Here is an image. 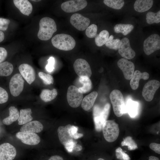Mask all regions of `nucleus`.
Segmentation results:
<instances>
[{
	"instance_id": "b1692460",
	"label": "nucleus",
	"mask_w": 160,
	"mask_h": 160,
	"mask_svg": "<svg viewBox=\"0 0 160 160\" xmlns=\"http://www.w3.org/2000/svg\"><path fill=\"white\" fill-rule=\"evenodd\" d=\"M32 113L30 108L21 109L18 119V124L23 125L31 121L33 119L31 116Z\"/></svg>"
},
{
	"instance_id": "f704fd0d",
	"label": "nucleus",
	"mask_w": 160,
	"mask_h": 160,
	"mask_svg": "<svg viewBox=\"0 0 160 160\" xmlns=\"http://www.w3.org/2000/svg\"><path fill=\"white\" fill-rule=\"evenodd\" d=\"M113 35H111L105 44L107 47L110 49L117 50L118 49L121 40L118 39H113Z\"/></svg>"
},
{
	"instance_id": "2f4dec72",
	"label": "nucleus",
	"mask_w": 160,
	"mask_h": 160,
	"mask_svg": "<svg viewBox=\"0 0 160 160\" xmlns=\"http://www.w3.org/2000/svg\"><path fill=\"white\" fill-rule=\"evenodd\" d=\"M147 23L149 24L158 23L160 22V11L156 13L152 12H148L146 15Z\"/></svg>"
},
{
	"instance_id": "f3484780",
	"label": "nucleus",
	"mask_w": 160,
	"mask_h": 160,
	"mask_svg": "<svg viewBox=\"0 0 160 160\" xmlns=\"http://www.w3.org/2000/svg\"><path fill=\"white\" fill-rule=\"evenodd\" d=\"M72 126L68 124L65 126H60L58 128L57 132L59 140L64 146L67 143L74 140L71 133Z\"/></svg>"
},
{
	"instance_id": "f03ea898",
	"label": "nucleus",
	"mask_w": 160,
	"mask_h": 160,
	"mask_svg": "<svg viewBox=\"0 0 160 160\" xmlns=\"http://www.w3.org/2000/svg\"><path fill=\"white\" fill-rule=\"evenodd\" d=\"M53 46L56 48L63 51H70L76 45V41L69 35L61 33L55 36L51 39Z\"/></svg>"
},
{
	"instance_id": "58836bf2",
	"label": "nucleus",
	"mask_w": 160,
	"mask_h": 160,
	"mask_svg": "<svg viewBox=\"0 0 160 160\" xmlns=\"http://www.w3.org/2000/svg\"><path fill=\"white\" fill-rule=\"evenodd\" d=\"M10 23V21L9 19L0 17V31L3 32L6 31Z\"/></svg>"
},
{
	"instance_id": "72a5a7b5",
	"label": "nucleus",
	"mask_w": 160,
	"mask_h": 160,
	"mask_svg": "<svg viewBox=\"0 0 160 160\" xmlns=\"http://www.w3.org/2000/svg\"><path fill=\"white\" fill-rule=\"evenodd\" d=\"M122 146H127L128 149L130 151L135 150L138 148L137 145L132 137L127 136L124 138L121 143Z\"/></svg>"
},
{
	"instance_id": "7ed1b4c3",
	"label": "nucleus",
	"mask_w": 160,
	"mask_h": 160,
	"mask_svg": "<svg viewBox=\"0 0 160 160\" xmlns=\"http://www.w3.org/2000/svg\"><path fill=\"white\" fill-rule=\"evenodd\" d=\"M110 98L115 115L120 117L125 113V105L123 95L118 89L112 91L110 95Z\"/></svg>"
},
{
	"instance_id": "7c9ffc66",
	"label": "nucleus",
	"mask_w": 160,
	"mask_h": 160,
	"mask_svg": "<svg viewBox=\"0 0 160 160\" xmlns=\"http://www.w3.org/2000/svg\"><path fill=\"white\" fill-rule=\"evenodd\" d=\"M109 32L106 30L101 31L95 38L96 44L98 47H101L105 44L109 37Z\"/></svg>"
},
{
	"instance_id": "ea45409f",
	"label": "nucleus",
	"mask_w": 160,
	"mask_h": 160,
	"mask_svg": "<svg viewBox=\"0 0 160 160\" xmlns=\"http://www.w3.org/2000/svg\"><path fill=\"white\" fill-rule=\"evenodd\" d=\"M8 99V95L7 91L0 87V104L6 102Z\"/></svg>"
},
{
	"instance_id": "49530a36",
	"label": "nucleus",
	"mask_w": 160,
	"mask_h": 160,
	"mask_svg": "<svg viewBox=\"0 0 160 160\" xmlns=\"http://www.w3.org/2000/svg\"><path fill=\"white\" fill-rule=\"evenodd\" d=\"M48 160H63V159L60 156L56 155L51 157Z\"/></svg>"
},
{
	"instance_id": "c85d7f7f",
	"label": "nucleus",
	"mask_w": 160,
	"mask_h": 160,
	"mask_svg": "<svg viewBox=\"0 0 160 160\" xmlns=\"http://www.w3.org/2000/svg\"><path fill=\"white\" fill-rule=\"evenodd\" d=\"M133 25L131 24H119L114 27V32L116 33H122L126 36L130 33L134 28Z\"/></svg>"
},
{
	"instance_id": "473e14b6",
	"label": "nucleus",
	"mask_w": 160,
	"mask_h": 160,
	"mask_svg": "<svg viewBox=\"0 0 160 160\" xmlns=\"http://www.w3.org/2000/svg\"><path fill=\"white\" fill-rule=\"evenodd\" d=\"M103 3L107 6L118 10L121 9L124 4L123 0H104Z\"/></svg>"
},
{
	"instance_id": "864d4df0",
	"label": "nucleus",
	"mask_w": 160,
	"mask_h": 160,
	"mask_svg": "<svg viewBox=\"0 0 160 160\" xmlns=\"http://www.w3.org/2000/svg\"><path fill=\"white\" fill-rule=\"evenodd\" d=\"M31 1H41V0H31Z\"/></svg>"
},
{
	"instance_id": "dca6fc26",
	"label": "nucleus",
	"mask_w": 160,
	"mask_h": 160,
	"mask_svg": "<svg viewBox=\"0 0 160 160\" xmlns=\"http://www.w3.org/2000/svg\"><path fill=\"white\" fill-rule=\"evenodd\" d=\"M17 153L15 148L9 143L0 145V160H13Z\"/></svg>"
},
{
	"instance_id": "9b49d317",
	"label": "nucleus",
	"mask_w": 160,
	"mask_h": 160,
	"mask_svg": "<svg viewBox=\"0 0 160 160\" xmlns=\"http://www.w3.org/2000/svg\"><path fill=\"white\" fill-rule=\"evenodd\" d=\"M85 0H72L66 1L61 5L62 9L67 13L74 12L82 10L87 6Z\"/></svg>"
},
{
	"instance_id": "ddd939ff",
	"label": "nucleus",
	"mask_w": 160,
	"mask_h": 160,
	"mask_svg": "<svg viewBox=\"0 0 160 160\" xmlns=\"http://www.w3.org/2000/svg\"><path fill=\"white\" fill-rule=\"evenodd\" d=\"M90 20L79 13H75L72 15L70 19L71 24L79 31H83L89 26Z\"/></svg>"
},
{
	"instance_id": "f8f14e48",
	"label": "nucleus",
	"mask_w": 160,
	"mask_h": 160,
	"mask_svg": "<svg viewBox=\"0 0 160 160\" xmlns=\"http://www.w3.org/2000/svg\"><path fill=\"white\" fill-rule=\"evenodd\" d=\"M118 52L121 56L127 59H132L135 56V52L131 47L129 39L126 37L121 40Z\"/></svg>"
},
{
	"instance_id": "79ce46f5",
	"label": "nucleus",
	"mask_w": 160,
	"mask_h": 160,
	"mask_svg": "<svg viewBox=\"0 0 160 160\" xmlns=\"http://www.w3.org/2000/svg\"><path fill=\"white\" fill-rule=\"evenodd\" d=\"M7 55L8 52L6 49L3 47H0V63L6 59Z\"/></svg>"
},
{
	"instance_id": "39448f33",
	"label": "nucleus",
	"mask_w": 160,
	"mask_h": 160,
	"mask_svg": "<svg viewBox=\"0 0 160 160\" xmlns=\"http://www.w3.org/2000/svg\"><path fill=\"white\" fill-rule=\"evenodd\" d=\"M110 104L108 103L102 108L97 105L93 108V114L95 128L98 131H100L104 122L107 120L110 108Z\"/></svg>"
},
{
	"instance_id": "c03bdc74",
	"label": "nucleus",
	"mask_w": 160,
	"mask_h": 160,
	"mask_svg": "<svg viewBox=\"0 0 160 160\" xmlns=\"http://www.w3.org/2000/svg\"><path fill=\"white\" fill-rule=\"evenodd\" d=\"M76 142L74 140L67 143L65 146L66 149L68 152L72 151Z\"/></svg>"
},
{
	"instance_id": "37998d69",
	"label": "nucleus",
	"mask_w": 160,
	"mask_h": 160,
	"mask_svg": "<svg viewBox=\"0 0 160 160\" xmlns=\"http://www.w3.org/2000/svg\"><path fill=\"white\" fill-rule=\"evenodd\" d=\"M150 148L155 153L160 154V144L155 143H152L149 145Z\"/></svg>"
},
{
	"instance_id": "412c9836",
	"label": "nucleus",
	"mask_w": 160,
	"mask_h": 160,
	"mask_svg": "<svg viewBox=\"0 0 160 160\" xmlns=\"http://www.w3.org/2000/svg\"><path fill=\"white\" fill-rule=\"evenodd\" d=\"M149 77V75L147 72L141 73L139 70L135 71L130 79V84L131 88L134 90L137 89L139 86V81L140 79L146 80Z\"/></svg>"
},
{
	"instance_id": "4468645a",
	"label": "nucleus",
	"mask_w": 160,
	"mask_h": 160,
	"mask_svg": "<svg viewBox=\"0 0 160 160\" xmlns=\"http://www.w3.org/2000/svg\"><path fill=\"white\" fill-rule=\"evenodd\" d=\"M117 65L122 70L125 78L127 80H130L135 70V66L133 63L126 59L122 58L118 61Z\"/></svg>"
},
{
	"instance_id": "c756f323",
	"label": "nucleus",
	"mask_w": 160,
	"mask_h": 160,
	"mask_svg": "<svg viewBox=\"0 0 160 160\" xmlns=\"http://www.w3.org/2000/svg\"><path fill=\"white\" fill-rule=\"evenodd\" d=\"M13 70L12 64L8 61L0 63V76H6L11 75Z\"/></svg>"
},
{
	"instance_id": "aec40b11",
	"label": "nucleus",
	"mask_w": 160,
	"mask_h": 160,
	"mask_svg": "<svg viewBox=\"0 0 160 160\" xmlns=\"http://www.w3.org/2000/svg\"><path fill=\"white\" fill-rule=\"evenodd\" d=\"M15 6L23 14L29 16L32 12L33 7L30 2L27 0H14Z\"/></svg>"
},
{
	"instance_id": "0eeeda50",
	"label": "nucleus",
	"mask_w": 160,
	"mask_h": 160,
	"mask_svg": "<svg viewBox=\"0 0 160 160\" xmlns=\"http://www.w3.org/2000/svg\"><path fill=\"white\" fill-rule=\"evenodd\" d=\"M143 50L146 55H149L160 49V37L157 34H151L144 41Z\"/></svg>"
},
{
	"instance_id": "20e7f679",
	"label": "nucleus",
	"mask_w": 160,
	"mask_h": 160,
	"mask_svg": "<svg viewBox=\"0 0 160 160\" xmlns=\"http://www.w3.org/2000/svg\"><path fill=\"white\" fill-rule=\"evenodd\" d=\"M102 129L104 137L108 142H113L117 139L119 129L118 124L114 121H105L103 125Z\"/></svg>"
},
{
	"instance_id": "393cba45",
	"label": "nucleus",
	"mask_w": 160,
	"mask_h": 160,
	"mask_svg": "<svg viewBox=\"0 0 160 160\" xmlns=\"http://www.w3.org/2000/svg\"><path fill=\"white\" fill-rule=\"evenodd\" d=\"M9 116L3 120V123L6 125H9L17 120L19 117L20 113L17 108L14 106L10 107L9 109Z\"/></svg>"
},
{
	"instance_id": "5701e85b",
	"label": "nucleus",
	"mask_w": 160,
	"mask_h": 160,
	"mask_svg": "<svg viewBox=\"0 0 160 160\" xmlns=\"http://www.w3.org/2000/svg\"><path fill=\"white\" fill-rule=\"evenodd\" d=\"M152 0H137L134 5L135 10L139 12H143L149 9L152 6Z\"/></svg>"
},
{
	"instance_id": "6e6552de",
	"label": "nucleus",
	"mask_w": 160,
	"mask_h": 160,
	"mask_svg": "<svg viewBox=\"0 0 160 160\" xmlns=\"http://www.w3.org/2000/svg\"><path fill=\"white\" fill-rule=\"evenodd\" d=\"M24 81L20 73L13 75L10 79L9 88L11 95L14 96H19L22 92L24 86Z\"/></svg>"
},
{
	"instance_id": "2eb2a0df",
	"label": "nucleus",
	"mask_w": 160,
	"mask_h": 160,
	"mask_svg": "<svg viewBox=\"0 0 160 160\" xmlns=\"http://www.w3.org/2000/svg\"><path fill=\"white\" fill-rule=\"evenodd\" d=\"M16 136L20 139L23 143L29 145H36L40 142V138L36 133L17 132Z\"/></svg>"
},
{
	"instance_id": "a18cd8bd",
	"label": "nucleus",
	"mask_w": 160,
	"mask_h": 160,
	"mask_svg": "<svg viewBox=\"0 0 160 160\" xmlns=\"http://www.w3.org/2000/svg\"><path fill=\"white\" fill-rule=\"evenodd\" d=\"M78 127L74 125H72L71 129V133L73 136V135L77 133Z\"/></svg>"
},
{
	"instance_id": "de8ad7c7",
	"label": "nucleus",
	"mask_w": 160,
	"mask_h": 160,
	"mask_svg": "<svg viewBox=\"0 0 160 160\" xmlns=\"http://www.w3.org/2000/svg\"><path fill=\"white\" fill-rule=\"evenodd\" d=\"M82 147L81 145L76 144L73 148V151H80L82 149Z\"/></svg>"
},
{
	"instance_id": "423d86ee",
	"label": "nucleus",
	"mask_w": 160,
	"mask_h": 160,
	"mask_svg": "<svg viewBox=\"0 0 160 160\" xmlns=\"http://www.w3.org/2000/svg\"><path fill=\"white\" fill-rule=\"evenodd\" d=\"M83 95L78 88L74 85L70 86L67 93V99L69 105L73 108H76L81 104Z\"/></svg>"
},
{
	"instance_id": "a19ab883",
	"label": "nucleus",
	"mask_w": 160,
	"mask_h": 160,
	"mask_svg": "<svg viewBox=\"0 0 160 160\" xmlns=\"http://www.w3.org/2000/svg\"><path fill=\"white\" fill-rule=\"evenodd\" d=\"M47 61L48 64L46 66V69L48 72H52L55 69V59L53 57H51Z\"/></svg>"
},
{
	"instance_id": "09e8293b",
	"label": "nucleus",
	"mask_w": 160,
	"mask_h": 160,
	"mask_svg": "<svg viewBox=\"0 0 160 160\" xmlns=\"http://www.w3.org/2000/svg\"><path fill=\"white\" fill-rule=\"evenodd\" d=\"M5 37V34L4 32L0 31V43L4 41Z\"/></svg>"
},
{
	"instance_id": "bb28decb",
	"label": "nucleus",
	"mask_w": 160,
	"mask_h": 160,
	"mask_svg": "<svg viewBox=\"0 0 160 160\" xmlns=\"http://www.w3.org/2000/svg\"><path fill=\"white\" fill-rule=\"evenodd\" d=\"M57 94V90L53 89L52 90L44 89L40 95L41 99L45 102H50L55 99Z\"/></svg>"
},
{
	"instance_id": "a878e982",
	"label": "nucleus",
	"mask_w": 160,
	"mask_h": 160,
	"mask_svg": "<svg viewBox=\"0 0 160 160\" xmlns=\"http://www.w3.org/2000/svg\"><path fill=\"white\" fill-rule=\"evenodd\" d=\"M125 105L126 112L128 113L130 117H135L137 115L138 104L137 102L129 99Z\"/></svg>"
},
{
	"instance_id": "a211bd4d",
	"label": "nucleus",
	"mask_w": 160,
	"mask_h": 160,
	"mask_svg": "<svg viewBox=\"0 0 160 160\" xmlns=\"http://www.w3.org/2000/svg\"><path fill=\"white\" fill-rule=\"evenodd\" d=\"M19 70L21 75L29 84L35 80L36 73L33 68L30 65L23 63L19 67Z\"/></svg>"
},
{
	"instance_id": "603ef678",
	"label": "nucleus",
	"mask_w": 160,
	"mask_h": 160,
	"mask_svg": "<svg viewBox=\"0 0 160 160\" xmlns=\"http://www.w3.org/2000/svg\"><path fill=\"white\" fill-rule=\"evenodd\" d=\"M97 160H105L103 158H99Z\"/></svg>"
},
{
	"instance_id": "e433bc0d",
	"label": "nucleus",
	"mask_w": 160,
	"mask_h": 160,
	"mask_svg": "<svg viewBox=\"0 0 160 160\" xmlns=\"http://www.w3.org/2000/svg\"><path fill=\"white\" fill-rule=\"evenodd\" d=\"M97 28L96 25L92 24L88 26L85 31L86 36L89 38H93L97 35Z\"/></svg>"
},
{
	"instance_id": "3c124183",
	"label": "nucleus",
	"mask_w": 160,
	"mask_h": 160,
	"mask_svg": "<svg viewBox=\"0 0 160 160\" xmlns=\"http://www.w3.org/2000/svg\"><path fill=\"white\" fill-rule=\"evenodd\" d=\"M148 160H160L159 158L153 156H150L149 157Z\"/></svg>"
},
{
	"instance_id": "9d476101",
	"label": "nucleus",
	"mask_w": 160,
	"mask_h": 160,
	"mask_svg": "<svg viewBox=\"0 0 160 160\" xmlns=\"http://www.w3.org/2000/svg\"><path fill=\"white\" fill-rule=\"evenodd\" d=\"M160 86L159 81L156 80H152L146 83L142 92V95L145 100L148 102L151 101Z\"/></svg>"
},
{
	"instance_id": "1a4fd4ad",
	"label": "nucleus",
	"mask_w": 160,
	"mask_h": 160,
	"mask_svg": "<svg viewBox=\"0 0 160 160\" xmlns=\"http://www.w3.org/2000/svg\"><path fill=\"white\" fill-rule=\"evenodd\" d=\"M73 67L74 71L79 77L87 76L90 78L92 71L89 65L85 60L79 58L74 62Z\"/></svg>"
},
{
	"instance_id": "f257e3e1",
	"label": "nucleus",
	"mask_w": 160,
	"mask_h": 160,
	"mask_svg": "<svg viewBox=\"0 0 160 160\" xmlns=\"http://www.w3.org/2000/svg\"><path fill=\"white\" fill-rule=\"evenodd\" d=\"M39 26L37 36L41 40L47 41L49 39L57 30L55 21L52 18L48 17L42 18L40 20Z\"/></svg>"
},
{
	"instance_id": "4be33fe9",
	"label": "nucleus",
	"mask_w": 160,
	"mask_h": 160,
	"mask_svg": "<svg viewBox=\"0 0 160 160\" xmlns=\"http://www.w3.org/2000/svg\"><path fill=\"white\" fill-rule=\"evenodd\" d=\"M97 95V92L94 91L85 96L81 104L82 109L85 111L90 109L93 106Z\"/></svg>"
},
{
	"instance_id": "6ab92c4d",
	"label": "nucleus",
	"mask_w": 160,
	"mask_h": 160,
	"mask_svg": "<svg viewBox=\"0 0 160 160\" xmlns=\"http://www.w3.org/2000/svg\"><path fill=\"white\" fill-rule=\"evenodd\" d=\"M44 128L43 124L38 121H31L23 125L20 129L21 132L37 133L41 132Z\"/></svg>"
},
{
	"instance_id": "cd10ccee",
	"label": "nucleus",
	"mask_w": 160,
	"mask_h": 160,
	"mask_svg": "<svg viewBox=\"0 0 160 160\" xmlns=\"http://www.w3.org/2000/svg\"><path fill=\"white\" fill-rule=\"evenodd\" d=\"M79 81L82 86L78 88L83 94L88 92L91 90L92 83L89 78L86 76L79 77Z\"/></svg>"
},
{
	"instance_id": "4c0bfd02",
	"label": "nucleus",
	"mask_w": 160,
	"mask_h": 160,
	"mask_svg": "<svg viewBox=\"0 0 160 160\" xmlns=\"http://www.w3.org/2000/svg\"><path fill=\"white\" fill-rule=\"evenodd\" d=\"M115 152L116 155L117 159L120 160H130V158L129 156L123 151L121 148L118 147L116 149Z\"/></svg>"
},
{
	"instance_id": "c9c22d12",
	"label": "nucleus",
	"mask_w": 160,
	"mask_h": 160,
	"mask_svg": "<svg viewBox=\"0 0 160 160\" xmlns=\"http://www.w3.org/2000/svg\"><path fill=\"white\" fill-rule=\"evenodd\" d=\"M38 75L45 84L50 85L54 83V79L52 76L42 72H39Z\"/></svg>"
},
{
	"instance_id": "8fccbe9b",
	"label": "nucleus",
	"mask_w": 160,
	"mask_h": 160,
	"mask_svg": "<svg viewBox=\"0 0 160 160\" xmlns=\"http://www.w3.org/2000/svg\"><path fill=\"white\" fill-rule=\"evenodd\" d=\"M83 136V134L82 133H78L73 136V139H77Z\"/></svg>"
}]
</instances>
